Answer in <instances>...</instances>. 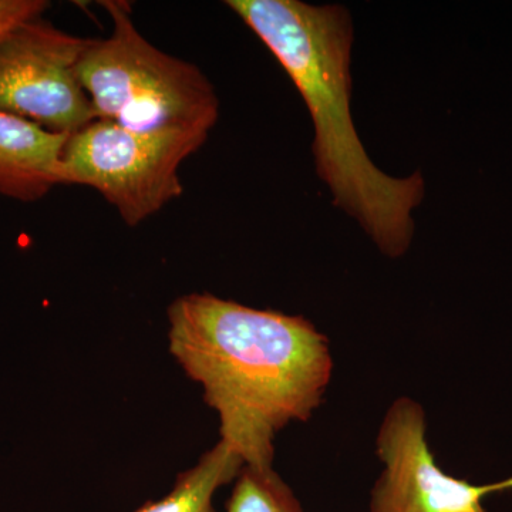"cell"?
Segmentation results:
<instances>
[{
  "label": "cell",
  "mask_w": 512,
  "mask_h": 512,
  "mask_svg": "<svg viewBox=\"0 0 512 512\" xmlns=\"http://www.w3.org/2000/svg\"><path fill=\"white\" fill-rule=\"evenodd\" d=\"M244 466L237 451L220 440L194 467L178 474L170 494L147 501L133 512H217L212 498L221 487L237 480Z\"/></svg>",
  "instance_id": "8"
},
{
  "label": "cell",
  "mask_w": 512,
  "mask_h": 512,
  "mask_svg": "<svg viewBox=\"0 0 512 512\" xmlns=\"http://www.w3.org/2000/svg\"><path fill=\"white\" fill-rule=\"evenodd\" d=\"M382 476L370 498V512H485L484 498L512 490V477L474 485L444 473L427 441L423 406L399 397L387 409L376 437Z\"/></svg>",
  "instance_id": "6"
},
{
  "label": "cell",
  "mask_w": 512,
  "mask_h": 512,
  "mask_svg": "<svg viewBox=\"0 0 512 512\" xmlns=\"http://www.w3.org/2000/svg\"><path fill=\"white\" fill-rule=\"evenodd\" d=\"M89 42L43 15L0 37V113L70 136L99 120L77 74Z\"/></svg>",
  "instance_id": "5"
},
{
  "label": "cell",
  "mask_w": 512,
  "mask_h": 512,
  "mask_svg": "<svg viewBox=\"0 0 512 512\" xmlns=\"http://www.w3.org/2000/svg\"><path fill=\"white\" fill-rule=\"evenodd\" d=\"M111 33L90 39L77 64L97 119L134 131L192 128L210 133L220 101L195 64L163 52L141 35L130 5L103 0Z\"/></svg>",
  "instance_id": "3"
},
{
  "label": "cell",
  "mask_w": 512,
  "mask_h": 512,
  "mask_svg": "<svg viewBox=\"0 0 512 512\" xmlns=\"http://www.w3.org/2000/svg\"><path fill=\"white\" fill-rule=\"evenodd\" d=\"M227 512H303V508L274 466H244L235 480Z\"/></svg>",
  "instance_id": "9"
},
{
  "label": "cell",
  "mask_w": 512,
  "mask_h": 512,
  "mask_svg": "<svg viewBox=\"0 0 512 512\" xmlns=\"http://www.w3.org/2000/svg\"><path fill=\"white\" fill-rule=\"evenodd\" d=\"M295 83L315 124L313 153L333 201L355 217L390 258L412 244V212L424 197L420 173H382L362 146L350 116L352 19L343 6L301 0H228Z\"/></svg>",
  "instance_id": "2"
},
{
  "label": "cell",
  "mask_w": 512,
  "mask_h": 512,
  "mask_svg": "<svg viewBox=\"0 0 512 512\" xmlns=\"http://www.w3.org/2000/svg\"><path fill=\"white\" fill-rule=\"evenodd\" d=\"M168 352L220 417L245 466L272 467L275 437L322 406L333 373L328 336L298 315L187 293L167 311Z\"/></svg>",
  "instance_id": "1"
},
{
  "label": "cell",
  "mask_w": 512,
  "mask_h": 512,
  "mask_svg": "<svg viewBox=\"0 0 512 512\" xmlns=\"http://www.w3.org/2000/svg\"><path fill=\"white\" fill-rule=\"evenodd\" d=\"M69 137L0 113V195L33 202L62 185L60 171Z\"/></svg>",
  "instance_id": "7"
},
{
  "label": "cell",
  "mask_w": 512,
  "mask_h": 512,
  "mask_svg": "<svg viewBox=\"0 0 512 512\" xmlns=\"http://www.w3.org/2000/svg\"><path fill=\"white\" fill-rule=\"evenodd\" d=\"M208 134L192 128L134 131L93 121L64 147L62 185L93 188L124 224L137 227L183 195L181 165L204 146Z\"/></svg>",
  "instance_id": "4"
},
{
  "label": "cell",
  "mask_w": 512,
  "mask_h": 512,
  "mask_svg": "<svg viewBox=\"0 0 512 512\" xmlns=\"http://www.w3.org/2000/svg\"><path fill=\"white\" fill-rule=\"evenodd\" d=\"M49 8L46 0H0V37L25 20L45 15Z\"/></svg>",
  "instance_id": "10"
}]
</instances>
